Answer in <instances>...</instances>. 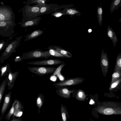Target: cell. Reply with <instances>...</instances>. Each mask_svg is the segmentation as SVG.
<instances>
[{
    "mask_svg": "<svg viewBox=\"0 0 121 121\" xmlns=\"http://www.w3.org/2000/svg\"><path fill=\"white\" fill-rule=\"evenodd\" d=\"M43 31L40 30L34 31L26 35V38L24 41L30 40L36 38L43 34Z\"/></svg>",
    "mask_w": 121,
    "mask_h": 121,
    "instance_id": "cell-17",
    "label": "cell"
},
{
    "mask_svg": "<svg viewBox=\"0 0 121 121\" xmlns=\"http://www.w3.org/2000/svg\"><path fill=\"white\" fill-rule=\"evenodd\" d=\"M43 6L40 4L30 6L26 4L22 8L23 18L22 21L18 24L22 23L31 19L38 17L41 8Z\"/></svg>",
    "mask_w": 121,
    "mask_h": 121,
    "instance_id": "cell-1",
    "label": "cell"
},
{
    "mask_svg": "<svg viewBox=\"0 0 121 121\" xmlns=\"http://www.w3.org/2000/svg\"><path fill=\"white\" fill-rule=\"evenodd\" d=\"M52 57L49 53L48 51H44L42 50L35 49L23 54L21 57L22 60L34 58H48Z\"/></svg>",
    "mask_w": 121,
    "mask_h": 121,
    "instance_id": "cell-5",
    "label": "cell"
},
{
    "mask_svg": "<svg viewBox=\"0 0 121 121\" xmlns=\"http://www.w3.org/2000/svg\"><path fill=\"white\" fill-rule=\"evenodd\" d=\"M49 1L46 0H29L26 3V4L30 5L32 4H40L45 6L47 4L45 2Z\"/></svg>",
    "mask_w": 121,
    "mask_h": 121,
    "instance_id": "cell-22",
    "label": "cell"
},
{
    "mask_svg": "<svg viewBox=\"0 0 121 121\" xmlns=\"http://www.w3.org/2000/svg\"><path fill=\"white\" fill-rule=\"evenodd\" d=\"M100 5V7H99V5L98 6L97 14L99 24L100 26H101L102 23L103 11L101 6V4Z\"/></svg>",
    "mask_w": 121,
    "mask_h": 121,
    "instance_id": "cell-24",
    "label": "cell"
},
{
    "mask_svg": "<svg viewBox=\"0 0 121 121\" xmlns=\"http://www.w3.org/2000/svg\"><path fill=\"white\" fill-rule=\"evenodd\" d=\"M92 30L91 29H89L88 30V31L89 33H90L92 32Z\"/></svg>",
    "mask_w": 121,
    "mask_h": 121,
    "instance_id": "cell-37",
    "label": "cell"
},
{
    "mask_svg": "<svg viewBox=\"0 0 121 121\" xmlns=\"http://www.w3.org/2000/svg\"><path fill=\"white\" fill-rule=\"evenodd\" d=\"M57 68L56 67H29L28 68L30 72L40 76L53 73Z\"/></svg>",
    "mask_w": 121,
    "mask_h": 121,
    "instance_id": "cell-7",
    "label": "cell"
},
{
    "mask_svg": "<svg viewBox=\"0 0 121 121\" xmlns=\"http://www.w3.org/2000/svg\"><path fill=\"white\" fill-rule=\"evenodd\" d=\"M8 42L5 41L4 39L0 41V51L4 49L8 44Z\"/></svg>",
    "mask_w": 121,
    "mask_h": 121,
    "instance_id": "cell-33",
    "label": "cell"
},
{
    "mask_svg": "<svg viewBox=\"0 0 121 121\" xmlns=\"http://www.w3.org/2000/svg\"><path fill=\"white\" fill-rule=\"evenodd\" d=\"M64 62L59 59H51L31 62L26 64L35 65H55L64 64Z\"/></svg>",
    "mask_w": 121,
    "mask_h": 121,
    "instance_id": "cell-9",
    "label": "cell"
},
{
    "mask_svg": "<svg viewBox=\"0 0 121 121\" xmlns=\"http://www.w3.org/2000/svg\"><path fill=\"white\" fill-rule=\"evenodd\" d=\"M55 88H57L56 91L57 94L61 97L66 98H69L71 94L74 91L73 90H69L68 88L65 86H59Z\"/></svg>",
    "mask_w": 121,
    "mask_h": 121,
    "instance_id": "cell-11",
    "label": "cell"
},
{
    "mask_svg": "<svg viewBox=\"0 0 121 121\" xmlns=\"http://www.w3.org/2000/svg\"><path fill=\"white\" fill-rule=\"evenodd\" d=\"M10 121H22L21 119L19 118H15L13 119Z\"/></svg>",
    "mask_w": 121,
    "mask_h": 121,
    "instance_id": "cell-35",
    "label": "cell"
},
{
    "mask_svg": "<svg viewBox=\"0 0 121 121\" xmlns=\"http://www.w3.org/2000/svg\"><path fill=\"white\" fill-rule=\"evenodd\" d=\"M48 49V52L49 54L52 57L60 58H65V56L54 49L51 47L50 46L47 48Z\"/></svg>",
    "mask_w": 121,
    "mask_h": 121,
    "instance_id": "cell-21",
    "label": "cell"
},
{
    "mask_svg": "<svg viewBox=\"0 0 121 121\" xmlns=\"http://www.w3.org/2000/svg\"><path fill=\"white\" fill-rule=\"evenodd\" d=\"M64 15H66V14L62 10L53 13H51V15L58 17Z\"/></svg>",
    "mask_w": 121,
    "mask_h": 121,
    "instance_id": "cell-30",
    "label": "cell"
},
{
    "mask_svg": "<svg viewBox=\"0 0 121 121\" xmlns=\"http://www.w3.org/2000/svg\"><path fill=\"white\" fill-rule=\"evenodd\" d=\"M107 35L108 37L111 39L114 47L116 46L118 39L116 33L112 28L109 26H108Z\"/></svg>",
    "mask_w": 121,
    "mask_h": 121,
    "instance_id": "cell-15",
    "label": "cell"
},
{
    "mask_svg": "<svg viewBox=\"0 0 121 121\" xmlns=\"http://www.w3.org/2000/svg\"><path fill=\"white\" fill-rule=\"evenodd\" d=\"M15 19L14 13L11 7L0 5V21L15 22Z\"/></svg>",
    "mask_w": 121,
    "mask_h": 121,
    "instance_id": "cell-4",
    "label": "cell"
},
{
    "mask_svg": "<svg viewBox=\"0 0 121 121\" xmlns=\"http://www.w3.org/2000/svg\"><path fill=\"white\" fill-rule=\"evenodd\" d=\"M100 63L103 74L105 77L108 71L109 67V63L107 55L103 50L102 51Z\"/></svg>",
    "mask_w": 121,
    "mask_h": 121,
    "instance_id": "cell-10",
    "label": "cell"
},
{
    "mask_svg": "<svg viewBox=\"0 0 121 121\" xmlns=\"http://www.w3.org/2000/svg\"><path fill=\"white\" fill-rule=\"evenodd\" d=\"M121 76V71H117L114 72L112 75L111 82L110 84L120 79Z\"/></svg>",
    "mask_w": 121,
    "mask_h": 121,
    "instance_id": "cell-25",
    "label": "cell"
},
{
    "mask_svg": "<svg viewBox=\"0 0 121 121\" xmlns=\"http://www.w3.org/2000/svg\"><path fill=\"white\" fill-rule=\"evenodd\" d=\"M94 103V102L92 99H91V100L90 101L89 103V104H93Z\"/></svg>",
    "mask_w": 121,
    "mask_h": 121,
    "instance_id": "cell-36",
    "label": "cell"
},
{
    "mask_svg": "<svg viewBox=\"0 0 121 121\" xmlns=\"http://www.w3.org/2000/svg\"><path fill=\"white\" fill-rule=\"evenodd\" d=\"M63 11L66 14L71 16L77 15L79 16L81 13L75 9L69 8L63 10Z\"/></svg>",
    "mask_w": 121,
    "mask_h": 121,
    "instance_id": "cell-18",
    "label": "cell"
},
{
    "mask_svg": "<svg viewBox=\"0 0 121 121\" xmlns=\"http://www.w3.org/2000/svg\"><path fill=\"white\" fill-rule=\"evenodd\" d=\"M11 93L10 91L6 94L4 96V100L2 106V107L1 114V117L2 118L8 109L9 108L11 102Z\"/></svg>",
    "mask_w": 121,
    "mask_h": 121,
    "instance_id": "cell-12",
    "label": "cell"
},
{
    "mask_svg": "<svg viewBox=\"0 0 121 121\" xmlns=\"http://www.w3.org/2000/svg\"><path fill=\"white\" fill-rule=\"evenodd\" d=\"M41 19V17H38L19 24L21 25V26L23 27L27 28L29 26H36L39 24Z\"/></svg>",
    "mask_w": 121,
    "mask_h": 121,
    "instance_id": "cell-13",
    "label": "cell"
},
{
    "mask_svg": "<svg viewBox=\"0 0 121 121\" xmlns=\"http://www.w3.org/2000/svg\"><path fill=\"white\" fill-rule=\"evenodd\" d=\"M114 111L112 108H107L104 109V113L107 115H112L113 114Z\"/></svg>",
    "mask_w": 121,
    "mask_h": 121,
    "instance_id": "cell-31",
    "label": "cell"
},
{
    "mask_svg": "<svg viewBox=\"0 0 121 121\" xmlns=\"http://www.w3.org/2000/svg\"><path fill=\"white\" fill-rule=\"evenodd\" d=\"M7 65H5L2 67L1 69V75L2 76L6 71L7 68Z\"/></svg>",
    "mask_w": 121,
    "mask_h": 121,
    "instance_id": "cell-34",
    "label": "cell"
},
{
    "mask_svg": "<svg viewBox=\"0 0 121 121\" xmlns=\"http://www.w3.org/2000/svg\"><path fill=\"white\" fill-rule=\"evenodd\" d=\"M15 102V99L13 103L10 110L5 117V119L7 121L10 119L11 117L14 113V105Z\"/></svg>",
    "mask_w": 121,
    "mask_h": 121,
    "instance_id": "cell-26",
    "label": "cell"
},
{
    "mask_svg": "<svg viewBox=\"0 0 121 121\" xmlns=\"http://www.w3.org/2000/svg\"><path fill=\"white\" fill-rule=\"evenodd\" d=\"M121 81V78H120L118 80L112 83L111 85H110V86L109 88V90L111 91L116 88L120 84Z\"/></svg>",
    "mask_w": 121,
    "mask_h": 121,
    "instance_id": "cell-28",
    "label": "cell"
},
{
    "mask_svg": "<svg viewBox=\"0 0 121 121\" xmlns=\"http://www.w3.org/2000/svg\"><path fill=\"white\" fill-rule=\"evenodd\" d=\"M44 99V95L41 93H40L36 99L37 105L38 108H41L43 104Z\"/></svg>",
    "mask_w": 121,
    "mask_h": 121,
    "instance_id": "cell-27",
    "label": "cell"
},
{
    "mask_svg": "<svg viewBox=\"0 0 121 121\" xmlns=\"http://www.w3.org/2000/svg\"><path fill=\"white\" fill-rule=\"evenodd\" d=\"M121 71V54H119L117 57L114 72Z\"/></svg>",
    "mask_w": 121,
    "mask_h": 121,
    "instance_id": "cell-23",
    "label": "cell"
},
{
    "mask_svg": "<svg viewBox=\"0 0 121 121\" xmlns=\"http://www.w3.org/2000/svg\"><path fill=\"white\" fill-rule=\"evenodd\" d=\"M8 82V78H7L3 80L0 85V106Z\"/></svg>",
    "mask_w": 121,
    "mask_h": 121,
    "instance_id": "cell-19",
    "label": "cell"
},
{
    "mask_svg": "<svg viewBox=\"0 0 121 121\" xmlns=\"http://www.w3.org/2000/svg\"><path fill=\"white\" fill-rule=\"evenodd\" d=\"M22 38V36L16 37L15 39L8 44L0 57L1 60H4L8 58L13 52L16 51L15 49L18 46Z\"/></svg>",
    "mask_w": 121,
    "mask_h": 121,
    "instance_id": "cell-6",
    "label": "cell"
},
{
    "mask_svg": "<svg viewBox=\"0 0 121 121\" xmlns=\"http://www.w3.org/2000/svg\"><path fill=\"white\" fill-rule=\"evenodd\" d=\"M61 112L63 121H67L66 110L62 104L61 106Z\"/></svg>",
    "mask_w": 121,
    "mask_h": 121,
    "instance_id": "cell-29",
    "label": "cell"
},
{
    "mask_svg": "<svg viewBox=\"0 0 121 121\" xmlns=\"http://www.w3.org/2000/svg\"><path fill=\"white\" fill-rule=\"evenodd\" d=\"M60 53L64 56L65 58H71L72 57V54L63 48L59 46L52 45L50 46Z\"/></svg>",
    "mask_w": 121,
    "mask_h": 121,
    "instance_id": "cell-16",
    "label": "cell"
},
{
    "mask_svg": "<svg viewBox=\"0 0 121 121\" xmlns=\"http://www.w3.org/2000/svg\"><path fill=\"white\" fill-rule=\"evenodd\" d=\"M18 73L19 72L17 71L14 73L10 72L9 73L7 84L9 89H11L13 87L14 83Z\"/></svg>",
    "mask_w": 121,
    "mask_h": 121,
    "instance_id": "cell-14",
    "label": "cell"
},
{
    "mask_svg": "<svg viewBox=\"0 0 121 121\" xmlns=\"http://www.w3.org/2000/svg\"><path fill=\"white\" fill-rule=\"evenodd\" d=\"M121 5V0H113L111 5L110 12L112 13L115 10H117Z\"/></svg>",
    "mask_w": 121,
    "mask_h": 121,
    "instance_id": "cell-20",
    "label": "cell"
},
{
    "mask_svg": "<svg viewBox=\"0 0 121 121\" xmlns=\"http://www.w3.org/2000/svg\"><path fill=\"white\" fill-rule=\"evenodd\" d=\"M84 80V78L80 77L71 78L55 83L52 85L55 87L59 86L74 85L82 83Z\"/></svg>",
    "mask_w": 121,
    "mask_h": 121,
    "instance_id": "cell-8",
    "label": "cell"
},
{
    "mask_svg": "<svg viewBox=\"0 0 121 121\" xmlns=\"http://www.w3.org/2000/svg\"><path fill=\"white\" fill-rule=\"evenodd\" d=\"M85 94L84 92L82 90H79L77 93V97L80 99H83L85 97Z\"/></svg>",
    "mask_w": 121,
    "mask_h": 121,
    "instance_id": "cell-32",
    "label": "cell"
},
{
    "mask_svg": "<svg viewBox=\"0 0 121 121\" xmlns=\"http://www.w3.org/2000/svg\"><path fill=\"white\" fill-rule=\"evenodd\" d=\"M71 6L69 5H60L56 4H49L43 6L41 9L38 15L48 14L60 11L62 9L69 8Z\"/></svg>",
    "mask_w": 121,
    "mask_h": 121,
    "instance_id": "cell-3",
    "label": "cell"
},
{
    "mask_svg": "<svg viewBox=\"0 0 121 121\" xmlns=\"http://www.w3.org/2000/svg\"><path fill=\"white\" fill-rule=\"evenodd\" d=\"M16 25L15 22L0 21V35L12 39L14 33V28Z\"/></svg>",
    "mask_w": 121,
    "mask_h": 121,
    "instance_id": "cell-2",
    "label": "cell"
}]
</instances>
